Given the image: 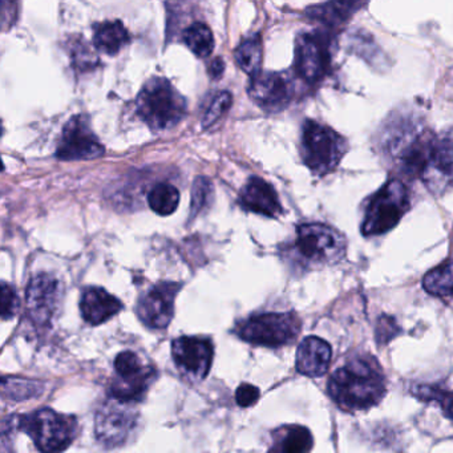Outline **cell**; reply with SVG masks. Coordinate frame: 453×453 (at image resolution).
<instances>
[{
	"label": "cell",
	"mask_w": 453,
	"mask_h": 453,
	"mask_svg": "<svg viewBox=\"0 0 453 453\" xmlns=\"http://www.w3.org/2000/svg\"><path fill=\"white\" fill-rule=\"evenodd\" d=\"M331 362V347L318 336H309L296 351V370L310 378H320L327 372Z\"/></svg>",
	"instance_id": "d6986e66"
},
{
	"label": "cell",
	"mask_w": 453,
	"mask_h": 453,
	"mask_svg": "<svg viewBox=\"0 0 453 453\" xmlns=\"http://www.w3.org/2000/svg\"><path fill=\"white\" fill-rule=\"evenodd\" d=\"M349 150V142L330 127L315 120L302 127L301 155L304 165L318 177L333 173Z\"/></svg>",
	"instance_id": "8992f818"
},
{
	"label": "cell",
	"mask_w": 453,
	"mask_h": 453,
	"mask_svg": "<svg viewBox=\"0 0 453 453\" xmlns=\"http://www.w3.org/2000/svg\"><path fill=\"white\" fill-rule=\"evenodd\" d=\"M156 375L155 368L144 365L139 355L120 352L115 359V378L111 381L108 394L111 399L129 404L142 402Z\"/></svg>",
	"instance_id": "9c48e42d"
},
{
	"label": "cell",
	"mask_w": 453,
	"mask_h": 453,
	"mask_svg": "<svg viewBox=\"0 0 453 453\" xmlns=\"http://www.w3.org/2000/svg\"><path fill=\"white\" fill-rule=\"evenodd\" d=\"M62 286L51 274H39L28 283L26 303L31 319L39 326L49 325L59 309Z\"/></svg>",
	"instance_id": "2e32d148"
},
{
	"label": "cell",
	"mask_w": 453,
	"mask_h": 453,
	"mask_svg": "<svg viewBox=\"0 0 453 453\" xmlns=\"http://www.w3.org/2000/svg\"><path fill=\"white\" fill-rule=\"evenodd\" d=\"M327 388L342 410H368L386 395V376L372 355L355 354L331 375Z\"/></svg>",
	"instance_id": "7a4b0ae2"
},
{
	"label": "cell",
	"mask_w": 453,
	"mask_h": 453,
	"mask_svg": "<svg viewBox=\"0 0 453 453\" xmlns=\"http://www.w3.org/2000/svg\"><path fill=\"white\" fill-rule=\"evenodd\" d=\"M412 394L424 402H434L441 407L442 412L448 418L453 420V391L440 388L436 386H416L412 388Z\"/></svg>",
	"instance_id": "83f0119b"
},
{
	"label": "cell",
	"mask_w": 453,
	"mask_h": 453,
	"mask_svg": "<svg viewBox=\"0 0 453 453\" xmlns=\"http://www.w3.org/2000/svg\"><path fill=\"white\" fill-rule=\"evenodd\" d=\"M71 58H73V65L76 70L88 71L99 65V58L89 49L87 42H78V43L75 42V43H73Z\"/></svg>",
	"instance_id": "4dcf8cb0"
},
{
	"label": "cell",
	"mask_w": 453,
	"mask_h": 453,
	"mask_svg": "<svg viewBox=\"0 0 453 453\" xmlns=\"http://www.w3.org/2000/svg\"><path fill=\"white\" fill-rule=\"evenodd\" d=\"M148 203L155 213L160 216H171L179 208L180 192L171 184H157L148 195Z\"/></svg>",
	"instance_id": "484cf974"
},
{
	"label": "cell",
	"mask_w": 453,
	"mask_h": 453,
	"mask_svg": "<svg viewBox=\"0 0 453 453\" xmlns=\"http://www.w3.org/2000/svg\"><path fill=\"white\" fill-rule=\"evenodd\" d=\"M258 399L259 389L253 386V384H241L237 388V392H235V400H237L240 407H250V405L256 404Z\"/></svg>",
	"instance_id": "836d02e7"
},
{
	"label": "cell",
	"mask_w": 453,
	"mask_h": 453,
	"mask_svg": "<svg viewBox=\"0 0 453 453\" xmlns=\"http://www.w3.org/2000/svg\"><path fill=\"white\" fill-rule=\"evenodd\" d=\"M181 290L177 282H160L150 288L137 302V317L147 327L165 328L173 319L174 301Z\"/></svg>",
	"instance_id": "9a60e30c"
},
{
	"label": "cell",
	"mask_w": 453,
	"mask_h": 453,
	"mask_svg": "<svg viewBox=\"0 0 453 453\" xmlns=\"http://www.w3.org/2000/svg\"><path fill=\"white\" fill-rule=\"evenodd\" d=\"M248 92L261 110L278 113L290 105L296 88L285 73H261L250 78Z\"/></svg>",
	"instance_id": "5bb4252c"
},
{
	"label": "cell",
	"mask_w": 453,
	"mask_h": 453,
	"mask_svg": "<svg viewBox=\"0 0 453 453\" xmlns=\"http://www.w3.org/2000/svg\"><path fill=\"white\" fill-rule=\"evenodd\" d=\"M233 97L232 94L227 91L219 92L214 95L211 99V104L206 108L205 113L203 116V128H209V127L216 124L225 113L229 111L230 105H232Z\"/></svg>",
	"instance_id": "f546056e"
},
{
	"label": "cell",
	"mask_w": 453,
	"mask_h": 453,
	"mask_svg": "<svg viewBox=\"0 0 453 453\" xmlns=\"http://www.w3.org/2000/svg\"><path fill=\"white\" fill-rule=\"evenodd\" d=\"M94 44L97 51L115 57L129 43V33L120 20L103 22L95 26Z\"/></svg>",
	"instance_id": "7402d4cb"
},
{
	"label": "cell",
	"mask_w": 453,
	"mask_h": 453,
	"mask_svg": "<svg viewBox=\"0 0 453 453\" xmlns=\"http://www.w3.org/2000/svg\"><path fill=\"white\" fill-rule=\"evenodd\" d=\"M185 44L198 58H206L213 52L214 36L211 28L203 23H193L185 30Z\"/></svg>",
	"instance_id": "4316f807"
},
{
	"label": "cell",
	"mask_w": 453,
	"mask_h": 453,
	"mask_svg": "<svg viewBox=\"0 0 453 453\" xmlns=\"http://www.w3.org/2000/svg\"><path fill=\"white\" fill-rule=\"evenodd\" d=\"M238 203L245 211L261 214L269 219H277L283 211L274 188L259 177H251L246 182L245 187L241 190Z\"/></svg>",
	"instance_id": "ac0fdd59"
},
{
	"label": "cell",
	"mask_w": 453,
	"mask_h": 453,
	"mask_svg": "<svg viewBox=\"0 0 453 453\" xmlns=\"http://www.w3.org/2000/svg\"><path fill=\"white\" fill-rule=\"evenodd\" d=\"M225 71V63L222 62L219 58L214 59L213 62L211 63V67H209V73H211V78L219 79L221 78L222 73Z\"/></svg>",
	"instance_id": "d590c367"
},
{
	"label": "cell",
	"mask_w": 453,
	"mask_h": 453,
	"mask_svg": "<svg viewBox=\"0 0 453 453\" xmlns=\"http://www.w3.org/2000/svg\"><path fill=\"white\" fill-rule=\"evenodd\" d=\"M137 115L153 131L174 128L187 115V100L164 78H152L140 91Z\"/></svg>",
	"instance_id": "3957f363"
},
{
	"label": "cell",
	"mask_w": 453,
	"mask_h": 453,
	"mask_svg": "<svg viewBox=\"0 0 453 453\" xmlns=\"http://www.w3.org/2000/svg\"><path fill=\"white\" fill-rule=\"evenodd\" d=\"M4 391L10 392V397L14 400H25L26 397L35 396L36 388L35 383L30 380H15V379H4Z\"/></svg>",
	"instance_id": "1f68e13d"
},
{
	"label": "cell",
	"mask_w": 453,
	"mask_h": 453,
	"mask_svg": "<svg viewBox=\"0 0 453 453\" xmlns=\"http://www.w3.org/2000/svg\"><path fill=\"white\" fill-rule=\"evenodd\" d=\"M301 331V319L294 312H264L238 323L235 334L257 346L280 347L293 343Z\"/></svg>",
	"instance_id": "ba28073f"
},
{
	"label": "cell",
	"mask_w": 453,
	"mask_h": 453,
	"mask_svg": "<svg viewBox=\"0 0 453 453\" xmlns=\"http://www.w3.org/2000/svg\"><path fill=\"white\" fill-rule=\"evenodd\" d=\"M137 423L139 413L132 404L111 399L97 412L95 432L105 447H120L136 431Z\"/></svg>",
	"instance_id": "8fae6325"
},
{
	"label": "cell",
	"mask_w": 453,
	"mask_h": 453,
	"mask_svg": "<svg viewBox=\"0 0 453 453\" xmlns=\"http://www.w3.org/2000/svg\"><path fill=\"white\" fill-rule=\"evenodd\" d=\"M437 134L413 111H396L376 132L375 150L389 168L420 179Z\"/></svg>",
	"instance_id": "6da1fadb"
},
{
	"label": "cell",
	"mask_w": 453,
	"mask_h": 453,
	"mask_svg": "<svg viewBox=\"0 0 453 453\" xmlns=\"http://www.w3.org/2000/svg\"><path fill=\"white\" fill-rule=\"evenodd\" d=\"M333 36L327 31L302 33L296 43V73L306 83L318 84L330 73Z\"/></svg>",
	"instance_id": "30bf717a"
},
{
	"label": "cell",
	"mask_w": 453,
	"mask_h": 453,
	"mask_svg": "<svg viewBox=\"0 0 453 453\" xmlns=\"http://www.w3.org/2000/svg\"><path fill=\"white\" fill-rule=\"evenodd\" d=\"M262 58H264V49H262L259 35L245 39L234 51L235 62L243 73L250 75V78L261 73Z\"/></svg>",
	"instance_id": "cb8c5ba5"
},
{
	"label": "cell",
	"mask_w": 453,
	"mask_h": 453,
	"mask_svg": "<svg viewBox=\"0 0 453 453\" xmlns=\"http://www.w3.org/2000/svg\"><path fill=\"white\" fill-rule=\"evenodd\" d=\"M104 155V147L92 131L88 118L73 116L63 128L58 142L57 157L63 161H83L96 160Z\"/></svg>",
	"instance_id": "7c38bea8"
},
{
	"label": "cell",
	"mask_w": 453,
	"mask_h": 453,
	"mask_svg": "<svg viewBox=\"0 0 453 453\" xmlns=\"http://www.w3.org/2000/svg\"><path fill=\"white\" fill-rule=\"evenodd\" d=\"M19 426L35 442L42 453H60L76 437L78 420L50 408H42L19 418Z\"/></svg>",
	"instance_id": "52a82bcc"
},
{
	"label": "cell",
	"mask_w": 453,
	"mask_h": 453,
	"mask_svg": "<svg viewBox=\"0 0 453 453\" xmlns=\"http://www.w3.org/2000/svg\"><path fill=\"white\" fill-rule=\"evenodd\" d=\"M420 180L428 192L437 197L452 189L453 128L447 129L434 139Z\"/></svg>",
	"instance_id": "4fadbf2b"
},
{
	"label": "cell",
	"mask_w": 453,
	"mask_h": 453,
	"mask_svg": "<svg viewBox=\"0 0 453 453\" xmlns=\"http://www.w3.org/2000/svg\"><path fill=\"white\" fill-rule=\"evenodd\" d=\"M314 445L311 432L306 426H283L273 432L267 453H310Z\"/></svg>",
	"instance_id": "44dd1931"
},
{
	"label": "cell",
	"mask_w": 453,
	"mask_h": 453,
	"mask_svg": "<svg viewBox=\"0 0 453 453\" xmlns=\"http://www.w3.org/2000/svg\"><path fill=\"white\" fill-rule=\"evenodd\" d=\"M120 299L102 288H88L81 299V311L84 320L89 325H102L121 311Z\"/></svg>",
	"instance_id": "ffe728a7"
},
{
	"label": "cell",
	"mask_w": 453,
	"mask_h": 453,
	"mask_svg": "<svg viewBox=\"0 0 453 453\" xmlns=\"http://www.w3.org/2000/svg\"><path fill=\"white\" fill-rule=\"evenodd\" d=\"M172 355L182 372L190 378L205 379L213 363L214 347L208 338L181 336L172 344Z\"/></svg>",
	"instance_id": "e0dca14e"
},
{
	"label": "cell",
	"mask_w": 453,
	"mask_h": 453,
	"mask_svg": "<svg viewBox=\"0 0 453 453\" xmlns=\"http://www.w3.org/2000/svg\"><path fill=\"white\" fill-rule=\"evenodd\" d=\"M365 4H355V2H331V4H317L306 10L307 17L318 20L328 27H338L344 25L347 20L357 12Z\"/></svg>",
	"instance_id": "603a6c76"
},
{
	"label": "cell",
	"mask_w": 453,
	"mask_h": 453,
	"mask_svg": "<svg viewBox=\"0 0 453 453\" xmlns=\"http://www.w3.org/2000/svg\"><path fill=\"white\" fill-rule=\"evenodd\" d=\"M346 250V238L328 225L311 222L296 227L294 254L303 269L336 264L343 258Z\"/></svg>",
	"instance_id": "5b68a950"
},
{
	"label": "cell",
	"mask_w": 453,
	"mask_h": 453,
	"mask_svg": "<svg viewBox=\"0 0 453 453\" xmlns=\"http://www.w3.org/2000/svg\"><path fill=\"white\" fill-rule=\"evenodd\" d=\"M423 288L426 293L439 298L453 296V261L442 262L439 266L426 273L423 280Z\"/></svg>",
	"instance_id": "d4e9b609"
},
{
	"label": "cell",
	"mask_w": 453,
	"mask_h": 453,
	"mask_svg": "<svg viewBox=\"0 0 453 453\" xmlns=\"http://www.w3.org/2000/svg\"><path fill=\"white\" fill-rule=\"evenodd\" d=\"M214 188L211 180L206 177H197L192 188V200H190V213L193 217L205 211L213 203Z\"/></svg>",
	"instance_id": "f1b7e54d"
},
{
	"label": "cell",
	"mask_w": 453,
	"mask_h": 453,
	"mask_svg": "<svg viewBox=\"0 0 453 453\" xmlns=\"http://www.w3.org/2000/svg\"><path fill=\"white\" fill-rule=\"evenodd\" d=\"M19 309V296L9 283H2V318L4 320L15 317Z\"/></svg>",
	"instance_id": "d6a6232c"
},
{
	"label": "cell",
	"mask_w": 453,
	"mask_h": 453,
	"mask_svg": "<svg viewBox=\"0 0 453 453\" xmlns=\"http://www.w3.org/2000/svg\"><path fill=\"white\" fill-rule=\"evenodd\" d=\"M411 209V190L397 177H391L365 203L362 233L365 237L386 234Z\"/></svg>",
	"instance_id": "277c9868"
},
{
	"label": "cell",
	"mask_w": 453,
	"mask_h": 453,
	"mask_svg": "<svg viewBox=\"0 0 453 453\" xmlns=\"http://www.w3.org/2000/svg\"><path fill=\"white\" fill-rule=\"evenodd\" d=\"M378 327L384 328L383 333L378 334V338L380 339L381 342L389 341V339H391L392 336H395V334L397 333V326L392 322L391 318H381Z\"/></svg>",
	"instance_id": "e575fe53"
}]
</instances>
